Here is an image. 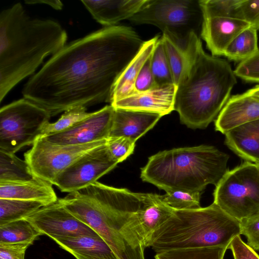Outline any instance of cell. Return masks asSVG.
<instances>
[{"label":"cell","instance_id":"6da1fadb","mask_svg":"<svg viewBox=\"0 0 259 259\" xmlns=\"http://www.w3.org/2000/svg\"><path fill=\"white\" fill-rule=\"evenodd\" d=\"M144 41L132 27H105L62 48L25 83L22 95L51 117L110 103L115 84Z\"/></svg>","mask_w":259,"mask_h":259},{"label":"cell","instance_id":"7a4b0ae2","mask_svg":"<svg viewBox=\"0 0 259 259\" xmlns=\"http://www.w3.org/2000/svg\"><path fill=\"white\" fill-rule=\"evenodd\" d=\"M57 22L33 18L17 3L0 14V102L19 82L34 74L45 58L65 45Z\"/></svg>","mask_w":259,"mask_h":259},{"label":"cell","instance_id":"3957f363","mask_svg":"<svg viewBox=\"0 0 259 259\" xmlns=\"http://www.w3.org/2000/svg\"><path fill=\"white\" fill-rule=\"evenodd\" d=\"M186 49L189 62L177 85L174 110L187 127L204 128L229 99L236 76L228 62L204 52L197 34H190Z\"/></svg>","mask_w":259,"mask_h":259},{"label":"cell","instance_id":"277c9868","mask_svg":"<svg viewBox=\"0 0 259 259\" xmlns=\"http://www.w3.org/2000/svg\"><path fill=\"white\" fill-rule=\"evenodd\" d=\"M58 200L105 240L118 259H145L144 250L134 247L122 234L141 205L142 193L97 181Z\"/></svg>","mask_w":259,"mask_h":259},{"label":"cell","instance_id":"5b68a950","mask_svg":"<svg viewBox=\"0 0 259 259\" xmlns=\"http://www.w3.org/2000/svg\"><path fill=\"white\" fill-rule=\"evenodd\" d=\"M229 159L212 146L174 148L149 157L140 177L165 192L201 193L208 185L218 183L228 170Z\"/></svg>","mask_w":259,"mask_h":259},{"label":"cell","instance_id":"8992f818","mask_svg":"<svg viewBox=\"0 0 259 259\" xmlns=\"http://www.w3.org/2000/svg\"><path fill=\"white\" fill-rule=\"evenodd\" d=\"M241 235L240 221L213 202L205 207L174 210L153 233L149 247L158 253L187 248L229 246Z\"/></svg>","mask_w":259,"mask_h":259},{"label":"cell","instance_id":"52a82bcc","mask_svg":"<svg viewBox=\"0 0 259 259\" xmlns=\"http://www.w3.org/2000/svg\"><path fill=\"white\" fill-rule=\"evenodd\" d=\"M128 20L156 26L185 49L192 33L199 36L203 17L199 0H146Z\"/></svg>","mask_w":259,"mask_h":259},{"label":"cell","instance_id":"ba28073f","mask_svg":"<svg viewBox=\"0 0 259 259\" xmlns=\"http://www.w3.org/2000/svg\"><path fill=\"white\" fill-rule=\"evenodd\" d=\"M213 203L234 218L242 219L259 213V168L245 161L228 170L215 185Z\"/></svg>","mask_w":259,"mask_h":259},{"label":"cell","instance_id":"9c48e42d","mask_svg":"<svg viewBox=\"0 0 259 259\" xmlns=\"http://www.w3.org/2000/svg\"><path fill=\"white\" fill-rule=\"evenodd\" d=\"M51 116L45 109L21 99L0 109V151L16 153L42 136Z\"/></svg>","mask_w":259,"mask_h":259},{"label":"cell","instance_id":"30bf717a","mask_svg":"<svg viewBox=\"0 0 259 259\" xmlns=\"http://www.w3.org/2000/svg\"><path fill=\"white\" fill-rule=\"evenodd\" d=\"M106 140L82 145H63L51 143L40 137L24 154V159L35 177L53 185L58 176L72 163L105 144Z\"/></svg>","mask_w":259,"mask_h":259},{"label":"cell","instance_id":"8fae6325","mask_svg":"<svg viewBox=\"0 0 259 259\" xmlns=\"http://www.w3.org/2000/svg\"><path fill=\"white\" fill-rule=\"evenodd\" d=\"M118 163L105 143L75 161L58 176L53 185L63 192L76 191L97 182Z\"/></svg>","mask_w":259,"mask_h":259},{"label":"cell","instance_id":"7c38bea8","mask_svg":"<svg viewBox=\"0 0 259 259\" xmlns=\"http://www.w3.org/2000/svg\"><path fill=\"white\" fill-rule=\"evenodd\" d=\"M139 209L123 227L122 234L134 247L144 250L153 233L173 214L174 210L164 203L159 195L142 193Z\"/></svg>","mask_w":259,"mask_h":259},{"label":"cell","instance_id":"4fadbf2b","mask_svg":"<svg viewBox=\"0 0 259 259\" xmlns=\"http://www.w3.org/2000/svg\"><path fill=\"white\" fill-rule=\"evenodd\" d=\"M25 219L41 235L48 236L54 240L79 235L100 236L71 213L58 200L42 206Z\"/></svg>","mask_w":259,"mask_h":259},{"label":"cell","instance_id":"5bb4252c","mask_svg":"<svg viewBox=\"0 0 259 259\" xmlns=\"http://www.w3.org/2000/svg\"><path fill=\"white\" fill-rule=\"evenodd\" d=\"M114 113V108L106 105L65 131L41 137L51 143L63 145H82L107 140Z\"/></svg>","mask_w":259,"mask_h":259},{"label":"cell","instance_id":"9a60e30c","mask_svg":"<svg viewBox=\"0 0 259 259\" xmlns=\"http://www.w3.org/2000/svg\"><path fill=\"white\" fill-rule=\"evenodd\" d=\"M177 86L175 84L157 87L137 93L114 102V108L158 113L162 116L174 110Z\"/></svg>","mask_w":259,"mask_h":259},{"label":"cell","instance_id":"2e32d148","mask_svg":"<svg viewBox=\"0 0 259 259\" xmlns=\"http://www.w3.org/2000/svg\"><path fill=\"white\" fill-rule=\"evenodd\" d=\"M245 21L233 18H203L200 36L213 56H224L232 40L242 31L250 27Z\"/></svg>","mask_w":259,"mask_h":259},{"label":"cell","instance_id":"e0dca14e","mask_svg":"<svg viewBox=\"0 0 259 259\" xmlns=\"http://www.w3.org/2000/svg\"><path fill=\"white\" fill-rule=\"evenodd\" d=\"M259 119V101L245 93L231 96L215 121V129L223 134Z\"/></svg>","mask_w":259,"mask_h":259},{"label":"cell","instance_id":"ac0fdd59","mask_svg":"<svg viewBox=\"0 0 259 259\" xmlns=\"http://www.w3.org/2000/svg\"><path fill=\"white\" fill-rule=\"evenodd\" d=\"M162 116L158 113L114 108L109 137H124L136 142Z\"/></svg>","mask_w":259,"mask_h":259},{"label":"cell","instance_id":"d6986e66","mask_svg":"<svg viewBox=\"0 0 259 259\" xmlns=\"http://www.w3.org/2000/svg\"><path fill=\"white\" fill-rule=\"evenodd\" d=\"M146 0L81 1L93 18L105 27L115 26L129 19L143 6Z\"/></svg>","mask_w":259,"mask_h":259},{"label":"cell","instance_id":"ffe728a7","mask_svg":"<svg viewBox=\"0 0 259 259\" xmlns=\"http://www.w3.org/2000/svg\"><path fill=\"white\" fill-rule=\"evenodd\" d=\"M225 135V144L238 156L259 163V119L236 127Z\"/></svg>","mask_w":259,"mask_h":259},{"label":"cell","instance_id":"44dd1931","mask_svg":"<svg viewBox=\"0 0 259 259\" xmlns=\"http://www.w3.org/2000/svg\"><path fill=\"white\" fill-rule=\"evenodd\" d=\"M0 198L36 201L45 206L58 200L53 185L38 178L28 182L0 184Z\"/></svg>","mask_w":259,"mask_h":259},{"label":"cell","instance_id":"7402d4cb","mask_svg":"<svg viewBox=\"0 0 259 259\" xmlns=\"http://www.w3.org/2000/svg\"><path fill=\"white\" fill-rule=\"evenodd\" d=\"M159 37V35H156L144 41L138 54L116 81L112 93L110 104L136 93V80L142 67L151 56Z\"/></svg>","mask_w":259,"mask_h":259},{"label":"cell","instance_id":"603a6c76","mask_svg":"<svg viewBox=\"0 0 259 259\" xmlns=\"http://www.w3.org/2000/svg\"><path fill=\"white\" fill-rule=\"evenodd\" d=\"M54 241L76 259H118L100 236L79 235Z\"/></svg>","mask_w":259,"mask_h":259},{"label":"cell","instance_id":"cb8c5ba5","mask_svg":"<svg viewBox=\"0 0 259 259\" xmlns=\"http://www.w3.org/2000/svg\"><path fill=\"white\" fill-rule=\"evenodd\" d=\"M37 178L25 160L15 153L0 151V184L28 182Z\"/></svg>","mask_w":259,"mask_h":259},{"label":"cell","instance_id":"d4e9b609","mask_svg":"<svg viewBox=\"0 0 259 259\" xmlns=\"http://www.w3.org/2000/svg\"><path fill=\"white\" fill-rule=\"evenodd\" d=\"M258 50L257 31L250 26L232 40L224 56L230 60L242 62L252 57Z\"/></svg>","mask_w":259,"mask_h":259},{"label":"cell","instance_id":"484cf974","mask_svg":"<svg viewBox=\"0 0 259 259\" xmlns=\"http://www.w3.org/2000/svg\"><path fill=\"white\" fill-rule=\"evenodd\" d=\"M44 206L36 201L0 198V225L24 219Z\"/></svg>","mask_w":259,"mask_h":259},{"label":"cell","instance_id":"4316f807","mask_svg":"<svg viewBox=\"0 0 259 259\" xmlns=\"http://www.w3.org/2000/svg\"><path fill=\"white\" fill-rule=\"evenodd\" d=\"M41 233L26 219L0 225V243H33Z\"/></svg>","mask_w":259,"mask_h":259},{"label":"cell","instance_id":"83f0119b","mask_svg":"<svg viewBox=\"0 0 259 259\" xmlns=\"http://www.w3.org/2000/svg\"><path fill=\"white\" fill-rule=\"evenodd\" d=\"M228 246L175 249L156 253L155 259H223Z\"/></svg>","mask_w":259,"mask_h":259},{"label":"cell","instance_id":"f1b7e54d","mask_svg":"<svg viewBox=\"0 0 259 259\" xmlns=\"http://www.w3.org/2000/svg\"><path fill=\"white\" fill-rule=\"evenodd\" d=\"M151 67L157 87L175 84L161 36L151 55Z\"/></svg>","mask_w":259,"mask_h":259},{"label":"cell","instance_id":"f546056e","mask_svg":"<svg viewBox=\"0 0 259 259\" xmlns=\"http://www.w3.org/2000/svg\"><path fill=\"white\" fill-rule=\"evenodd\" d=\"M161 38L172 72L174 82L177 86L188 66V53L186 49H184L180 47L167 34L163 33Z\"/></svg>","mask_w":259,"mask_h":259},{"label":"cell","instance_id":"4dcf8cb0","mask_svg":"<svg viewBox=\"0 0 259 259\" xmlns=\"http://www.w3.org/2000/svg\"><path fill=\"white\" fill-rule=\"evenodd\" d=\"M242 0H199L202 17L239 18Z\"/></svg>","mask_w":259,"mask_h":259},{"label":"cell","instance_id":"1f68e13d","mask_svg":"<svg viewBox=\"0 0 259 259\" xmlns=\"http://www.w3.org/2000/svg\"><path fill=\"white\" fill-rule=\"evenodd\" d=\"M87 110L85 107L77 106L65 111L56 121L49 122L45 126L41 136L57 134L71 127L91 115Z\"/></svg>","mask_w":259,"mask_h":259},{"label":"cell","instance_id":"d6a6232c","mask_svg":"<svg viewBox=\"0 0 259 259\" xmlns=\"http://www.w3.org/2000/svg\"><path fill=\"white\" fill-rule=\"evenodd\" d=\"M201 193L175 190L159 195L160 199L175 210H192L200 208Z\"/></svg>","mask_w":259,"mask_h":259},{"label":"cell","instance_id":"836d02e7","mask_svg":"<svg viewBox=\"0 0 259 259\" xmlns=\"http://www.w3.org/2000/svg\"><path fill=\"white\" fill-rule=\"evenodd\" d=\"M136 142L124 137H109L106 142L112 157L119 163L134 152Z\"/></svg>","mask_w":259,"mask_h":259},{"label":"cell","instance_id":"e575fe53","mask_svg":"<svg viewBox=\"0 0 259 259\" xmlns=\"http://www.w3.org/2000/svg\"><path fill=\"white\" fill-rule=\"evenodd\" d=\"M234 73L246 81L259 83V50L252 57L240 62Z\"/></svg>","mask_w":259,"mask_h":259},{"label":"cell","instance_id":"d590c367","mask_svg":"<svg viewBox=\"0 0 259 259\" xmlns=\"http://www.w3.org/2000/svg\"><path fill=\"white\" fill-rule=\"evenodd\" d=\"M241 235H244L247 244L259 251V213L240 221Z\"/></svg>","mask_w":259,"mask_h":259},{"label":"cell","instance_id":"8d00e7d4","mask_svg":"<svg viewBox=\"0 0 259 259\" xmlns=\"http://www.w3.org/2000/svg\"><path fill=\"white\" fill-rule=\"evenodd\" d=\"M239 18L248 22L251 27L259 30V0H242Z\"/></svg>","mask_w":259,"mask_h":259},{"label":"cell","instance_id":"74e56055","mask_svg":"<svg viewBox=\"0 0 259 259\" xmlns=\"http://www.w3.org/2000/svg\"><path fill=\"white\" fill-rule=\"evenodd\" d=\"M151 56L142 67L136 80V93L146 92L157 87L151 67Z\"/></svg>","mask_w":259,"mask_h":259},{"label":"cell","instance_id":"f35d334b","mask_svg":"<svg viewBox=\"0 0 259 259\" xmlns=\"http://www.w3.org/2000/svg\"><path fill=\"white\" fill-rule=\"evenodd\" d=\"M229 249L232 251L234 259H259L258 254L242 241L240 235L232 239Z\"/></svg>","mask_w":259,"mask_h":259},{"label":"cell","instance_id":"ab89813d","mask_svg":"<svg viewBox=\"0 0 259 259\" xmlns=\"http://www.w3.org/2000/svg\"><path fill=\"white\" fill-rule=\"evenodd\" d=\"M30 242L0 243V259H24Z\"/></svg>","mask_w":259,"mask_h":259},{"label":"cell","instance_id":"60d3db41","mask_svg":"<svg viewBox=\"0 0 259 259\" xmlns=\"http://www.w3.org/2000/svg\"><path fill=\"white\" fill-rule=\"evenodd\" d=\"M25 3L27 4L32 5V4H45L47 5L52 8L60 10H61L63 7L62 3L58 0H37V1H26Z\"/></svg>","mask_w":259,"mask_h":259},{"label":"cell","instance_id":"b9f144b4","mask_svg":"<svg viewBox=\"0 0 259 259\" xmlns=\"http://www.w3.org/2000/svg\"><path fill=\"white\" fill-rule=\"evenodd\" d=\"M244 93L259 101V85H256Z\"/></svg>","mask_w":259,"mask_h":259},{"label":"cell","instance_id":"7bdbcfd3","mask_svg":"<svg viewBox=\"0 0 259 259\" xmlns=\"http://www.w3.org/2000/svg\"><path fill=\"white\" fill-rule=\"evenodd\" d=\"M256 164H257V165L258 166V167L259 168V163H257Z\"/></svg>","mask_w":259,"mask_h":259}]
</instances>
